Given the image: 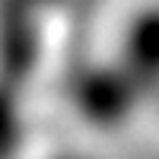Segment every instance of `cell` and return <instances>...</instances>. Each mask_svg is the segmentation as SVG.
Returning <instances> with one entry per match:
<instances>
[{
    "label": "cell",
    "mask_w": 159,
    "mask_h": 159,
    "mask_svg": "<svg viewBox=\"0 0 159 159\" xmlns=\"http://www.w3.org/2000/svg\"><path fill=\"white\" fill-rule=\"evenodd\" d=\"M51 159H89V156H80V153H57V156H51Z\"/></svg>",
    "instance_id": "3957f363"
},
{
    "label": "cell",
    "mask_w": 159,
    "mask_h": 159,
    "mask_svg": "<svg viewBox=\"0 0 159 159\" xmlns=\"http://www.w3.org/2000/svg\"><path fill=\"white\" fill-rule=\"evenodd\" d=\"M70 96L80 118L102 130H118L130 124L137 111L150 102L143 86L127 73V67L115 54L80 67V73L73 76Z\"/></svg>",
    "instance_id": "6da1fadb"
},
{
    "label": "cell",
    "mask_w": 159,
    "mask_h": 159,
    "mask_svg": "<svg viewBox=\"0 0 159 159\" xmlns=\"http://www.w3.org/2000/svg\"><path fill=\"white\" fill-rule=\"evenodd\" d=\"M115 57L127 67V73L143 86L150 99L159 96V0H147L134 13H127L118 32Z\"/></svg>",
    "instance_id": "7a4b0ae2"
},
{
    "label": "cell",
    "mask_w": 159,
    "mask_h": 159,
    "mask_svg": "<svg viewBox=\"0 0 159 159\" xmlns=\"http://www.w3.org/2000/svg\"><path fill=\"white\" fill-rule=\"evenodd\" d=\"M25 3H32V7H48V3H54V0H25Z\"/></svg>",
    "instance_id": "277c9868"
}]
</instances>
